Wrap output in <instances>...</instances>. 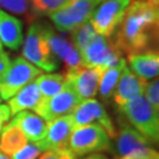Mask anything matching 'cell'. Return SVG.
I'll list each match as a JSON object with an SVG mask.
<instances>
[{
  "label": "cell",
  "instance_id": "1",
  "mask_svg": "<svg viewBox=\"0 0 159 159\" xmlns=\"http://www.w3.org/2000/svg\"><path fill=\"white\" fill-rule=\"evenodd\" d=\"M158 26L159 0H131L113 41L126 54L152 51L157 46Z\"/></svg>",
  "mask_w": 159,
  "mask_h": 159
},
{
  "label": "cell",
  "instance_id": "2",
  "mask_svg": "<svg viewBox=\"0 0 159 159\" xmlns=\"http://www.w3.org/2000/svg\"><path fill=\"white\" fill-rule=\"evenodd\" d=\"M48 25L31 23L25 39H23V58L40 70L53 72L59 68V61L52 53L47 41Z\"/></svg>",
  "mask_w": 159,
  "mask_h": 159
},
{
  "label": "cell",
  "instance_id": "3",
  "mask_svg": "<svg viewBox=\"0 0 159 159\" xmlns=\"http://www.w3.org/2000/svg\"><path fill=\"white\" fill-rule=\"evenodd\" d=\"M119 112L151 145L158 143L159 111L154 110L145 97L140 96L119 106Z\"/></svg>",
  "mask_w": 159,
  "mask_h": 159
},
{
  "label": "cell",
  "instance_id": "4",
  "mask_svg": "<svg viewBox=\"0 0 159 159\" xmlns=\"http://www.w3.org/2000/svg\"><path fill=\"white\" fill-rule=\"evenodd\" d=\"M67 148L78 158L86 154L111 151L112 144L111 138L102 126L98 124H87L73 129Z\"/></svg>",
  "mask_w": 159,
  "mask_h": 159
},
{
  "label": "cell",
  "instance_id": "5",
  "mask_svg": "<svg viewBox=\"0 0 159 159\" xmlns=\"http://www.w3.org/2000/svg\"><path fill=\"white\" fill-rule=\"evenodd\" d=\"M41 74V70L27 61L23 57L11 60L10 67L0 78V98L8 100L19 90L35 80Z\"/></svg>",
  "mask_w": 159,
  "mask_h": 159
},
{
  "label": "cell",
  "instance_id": "6",
  "mask_svg": "<svg viewBox=\"0 0 159 159\" xmlns=\"http://www.w3.org/2000/svg\"><path fill=\"white\" fill-rule=\"evenodd\" d=\"M131 0H102L94 8L90 18V23L98 34L105 38H111L120 23Z\"/></svg>",
  "mask_w": 159,
  "mask_h": 159
},
{
  "label": "cell",
  "instance_id": "7",
  "mask_svg": "<svg viewBox=\"0 0 159 159\" xmlns=\"http://www.w3.org/2000/svg\"><path fill=\"white\" fill-rule=\"evenodd\" d=\"M118 130L116 131L117 145L116 150L120 157H150L158 154V152L151 148L148 139L142 136L130 123L120 117L118 119Z\"/></svg>",
  "mask_w": 159,
  "mask_h": 159
},
{
  "label": "cell",
  "instance_id": "8",
  "mask_svg": "<svg viewBox=\"0 0 159 159\" xmlns=\"http://www.w3.org/2000/svg\"><path fill=\"white\" fill-rule=\"evenodd\" d=\"M80 56L84 67L106 68L117 65L123 59L121 51L117 47L113 40L98 33L80 52Z\"/></svg>",
  "mask_w": 159,
  "mask_h": 159
},
{
  "label": "cell",
  "instance_id": "9",
  "mask_svg": "<svg viewBox=\"0 0 159 159\" xmlns=\"http://www.w3.org/2000/svg\"><path fill=\"white\" fill-rule=\"evenodd\" d=\"M102 0H73L67 6L48 17L60 32H72L90 20L92 13Z\"/></svg>",
  "mask_w": 159,
  "mask_h": 159
},
{
  "label": "cell",
  "instance_id": "10",
  "mask_svg": "<svg viewBox=\"0 0 159 159\" xmlns=\"http://www.w3.org/2000/svg\"><path fill=\"white\" fill-rule=\"evenodd\" d=\"M80 102L81 100L74 92L72 86L65 81L61 91L51 98L41 99V102L35 106L34 111L46 123H50L52 120L72 114Z\"/></svg>",
  "mask_w": 159,
  "mask_h": 159
},
{
  "label": "cell",
  "instance_id": "11",
  "mask_svg": "<svg viewBox=\"0 0 159 159\" xmlns=\"http://www.w3.org/2000/svg\"><path fill=\"white\" fill-rule=\"evenodd\" d=\"M71 118L73 121L74 129L87 124H98L106 131L107 136L111 139L116 137V127L113 121L108 117L105 107L92 98L81 100L72 112Z\"/></svg>",
  "mask_w": 159,
  "mask_h": 159
},
{
  "label": "cell",
  "instance_id": "12",
  "mask_svg": "<svg viewBox=\"0 0 159 159\" xmlns=\"http://www.w3.org/2000/svg\"><path fill=\"white\" fill-rule=\"evenodd\" d=\"M102 70L100 67H80L66 71L65 81L72 86L80 100L91 99L98 93Z\"/></svg>",
  "mask_w": 159,
  "mask_h": 159
},
{
  "label": "cell",
  "instance_id": "13",
  "mask_svg": "<svg viewBox=\"0 0 159 159\" xmlns=\"http://www.w3.org/2000/svg\"><path fill=\"white\" fill-rule=\"evenodd\" d=\"M73 129L74 126L71 114L52 120L47 123V131L45 137L35 144L39 146L43 152L65 150L68 148V140Z\"/></svg>",
  "mask_w": 159,
  "mask_h": 159
},
{
  "label": "cell",
  "instance_id": "14",
  "mask_svg": "<svg viewBox=\"0 0 159 159\" xmlns=\"http://www.w3.org/2000/svg\"><path fill=\"white\" fill-rule=\"evenodd\" d=\"M47 41L54 57L57 59H60L65 64L66 71L84 67L80 52L77 50L73 43L56 33L51 26H48V30H47Z\"/></svg>",
  "mask_w": 159,
  "mask_h": 159
},
{
  "label": "cell",
  "instance_id": "15",
  "mask_svg": "<svg viewBox=\"0 0 159 159\" xmlns=\"http://www.w3.org/2000/svg\"><path fill=\"white\" fill-rule=\"evenodd\" d=\"M145 85H146V80L139 78L127 66H125L120 74L119 81L116 86L112 96L114 102L119 107L121 105H125L126 102L143 96Z\"/></svg>",
  "mask_w": 159,
  "mask_h": 159
},
{
  "label": "cell",
  "instance_id": "16",
  "mask_svg": "<svg viewBox=\"0 0 159 159\" xmlns=\"http://www.w3.org/2000/svg\"><path fill=\"white\" fill-rule=\"evenodd\" d=\"M127 61L132 68V72L142 79H154L158 77L159 54L157 50L127 54Z\"/></svg>",
  "mask_w": 159,
  "mask_h": 159
},
{
  "label": "cell",
  "instance_id": "17",
  "mask_svg": "<svg viewBox=\"0 0 159 159\" xmlns=\"http://www.w3.org/2000/svg\"><path fill=\"white\" fill-rule=\"evenodd\" d=\"M23 39L21 21L0 8V41L2 45L11 50H18L23 44Z\"/></svg>",
  "mask_w": 159,
  "mask_h": 159
},
{
  "label": "cell",
  "instance_id": "18",
  "mask_svg": "<svg viewBox=\"0 0 159 159\" xmlns=\"http://www.w3.org/2000/svg\"><path fill=\"white\" fill-rule=\"evenodd\" d=\"M11 123L16 124L25 133L27 139L33 143L40 142L47 131V123L45 120L38 114L29 111H21L17 113Z\"/></svg>",
  "mask_w": 159,
  "mask_h": 159
},
{
  "label": "cell",
  "instance_id": "19",
  "mask_svg": "<svg viewBox=\"0 0 159 159\" xmlns=\"http://www.w3.org/2000/svg\"><path fill=\"white\" fill-rule=\"evenodd\" d=\"M41 99L43 97L38 89V85L35 80H33L21 90H19L12 98H10L7 106L11 111V116H16L21 111L34 110L35 106L41 102Z\"/></svg>",
  "mask_w": 159,
  "mask_h": 159
},
{
  "label": "cell",
  "instance_id": "20",
  "mask_svg": "<svg viewBox=\"0 0 159 159\" xmlns=\"http://www.w3.org/2000/svg\"><path fill=\"white\" fill-rule=\"evenodd\" d=\"M29 143L27 137L16 124L8 123L0 132V151L11 157Z\"/></svg>",
  "mask_w": 159,
  "mask_h": 159
},
{
  "label": "cell",
  "instance_id": "21",
  "mask_svg": "<svg viewBox=\"0 0 159 159\" xmlns=\"http://www.w3.org/2000/svg\"><path fill=\"white\" fill-rule=\"evenodd\" d=\"M125 66L126 60L123 58L117 65L110 66V67H106L102 70L100 81H99V87H98L99 96H100L102 100L107 102L112 98L114 89H116V86L119 81L120 74H121Z\"/></svg>",
  "mask_w": 159,
  "mask_h": 159
},
{
  "label": "cell",
  "instance_id": "22",
  "mask_svg": "<svg viewBox=\"0 0 159 159\" xmlns=\"http://www.w3.org/2000/svg\"><path fill=\"white\" fill-rule=\"evenodd\" d=\"M35 83L38 85L43 99H47L58 94L63 90L65 85V77L64 74L59 73H48L40 74L35 78Z\"/></svg>",
  "mask_w": 159,
  "mask_h": 159
},
{
  "label": "cell",
  "instance_id": "23",
  "mask_svg": "<svg viewBox=\"0 0 159 159\" xmlns=\"http://www.w3.org/2000/svg\"><path fill=\"white\" fill-rule=\"evenodd\" d=\"M73 0H30V7L33 18L51 16L67 6Z\"/></svg>",
  "mask_w": 159,
  "mask_h": 159
},
{
  "label": "cell",
  "instance_id": "24",
  "mask_svg": "<svg viewBox=\"0 0 159 159\" xmlns=\"http://www.w3.org/2000/svg\"><path fill=\"white\" fill-rule=\"evenodd\" d=\"M96 34L97 32L89 20L85 24L80 25L79 27H77L74 31H72V43L77 47V50L81 52L91 43V40L96 37Z\"/></svg>",
  "mask_w": 159,
  "mask_h": 159
},
{
  "label": "cell",
  "instance_id": "25",
  "mask_svg": "<svg viewBox=\"0 0 159 159\" xmlns=\"http://www.w3.org/2000/svg\"><path fill=\"white\" fill-rule=\"evenodd\" d=\"M0 8L12 14L24 17L31 23L34 19L30 7V0H0Z\"/></svg>",
  "mask_w": 159,
  "mask_h": 159
},
{
  "label": "cell",
  "instance_id": "26",
  "mask_svg": "<svg viewBox=\"0 0 159 159\" xmlns=\"http://www.w3.org/2000/svg\"><path fill=\"white\" fill-rule=\"evenodd\" d=\"M144 93L146 94V100L153 106L154 110L159 111V81L157 78L146 83Z\"/></svg>",
  "mask_w": 159,
  "mask_h": 159
},
{
  "label": "cell",
  "instance_id": "27",
  "mask_svg": "<svg viewBox=\"0 0 159 159\" xmlns=\"http://www.w3.org/2000/svg\"><path fill=\"white\" fill-rule=\"evenodd\" d=\"M43 151L35 143H27L23 148L11 156V159H37Z\"/></svg>",
  "mask_w": 159,
  "mask_h": 159
},
{
  "label": "cell",
  "instance_id": "28",
  "mask_svg": "<svg viewBox=\"0 0 159 159\" xmlns=\"http://www.w3.org/2000/svg\"><path fill=\"white\" fill-rule=\"evenodd\" d=\"M68 152V148L58 151H45V153L39 156L37 159H64Z\"/></svg>",
  "mask_w": 159,
  "mask_h": 159
},
{
  "label": "cell",
  "instance_id": "29",
  "mask_svg": "<svg viewBox=\"0 0 159 159\" xmlns=\"http://www.w3.org/2000/svg\"><path fill=\"white\" fill-rule=\"evenodd\" d=\"M10 64H11V59H10L8 53L4 50L0 51V78L5 74L7 68L10 67Z\"/></svg>",
  "mask_w": 159,
  "mask_h": 159
},
{
  "label": "cell",
  "instance_id": "30",
  "mask_svg": "<svg viewBox=\"0 0 159 159\" xmlns=\"http://www.w3.org/2000/svg\"><path fill=\"white\" fill-rule=\"evenodd\" d=\"M11 111L7 105H0V132L2 130V127L5 126V124L11 119Z\"/></svg>",
  "mask_w": 159,
  "mask_h": 159
},
{
  "label": "cell",
  "instance_id": "31",
  "mask_svg": "<svg viewBox=\"0 0 159 159\" xmlns=\"http://www.w3.org/2000/svg\"><path fill=\"white\" fill-rule=\"evenodd\" d=\"M83 159H108L105 154L102 153H99V152H97V153H91L89 154V156H86L84 157Z\"/></svg>",
  "mask_w": 159,
  "mask_h": 159
},
{
  "label": "cell",
  "instance_id": "32",
  "mask_svg": "<svg viewBox=\"0 0 159 159\" xmlns=\"http://www.w3.org/2000/svg\"><path fill=\"white\" fill-rule=\"evenodd\" d=\"M119 159H159L158 154L150 156V157H120Z\"/></svg>",
  "mask_w": 159,
  "mask_h": 159
},
{
  "label": "cell",
  "instance_id": "33",
  "mask_svg": "<svg viewBox=\"0 0 159 159\" xmlns=\"http://www.w3.org/2000/svg\"><path fill=\"white\" fill-rule=\"evenodd\" d=\"M64 159H77V157H75V156H74V154L72 153V152H71L70 150H68L67 154H66V157H65Z\"/></svg>",
  "mask_w": 159,
  "mask_h": 159
},
{
  "label": "cell",
  "instance_id": "34",
  "mask_svg": "<svg viewBox=\"0 0 159 159\" xmlns=\"http://www.w3.org/2000/svg\"><path fill=\"white\" fill-rule=\"evenodd\" d=\"M0 159H10L7 156H4L2 153H0Z\"/></svg>",
  "mask_w": 159,
  "mask_h": 159
},
{
  "label": "cell",
  "instance_id": "35",
  "mask_svg": "<svg viewBox=\"0 0 159 159\" xmlns=\"http://www.w3.org/2000/svg\"><path fill=\"white\" fill-rule=\"evenodd\" d=\"M4 50V45H2V43L0 41V51H2Z\"/></svg>",
  "mask_w": 159,
  "mask_h": 159
},
{
  "label": "cell",
  "instance_id": "36",
  "mask_svg": "<svg viewBox=\"0 0 159 159\" xmlns=\"http://www.w3.org/2000/svg\"><path fill=\"white\" fill-rule=\"evenodd\" d=\"M0 100H1V98H0Z\"/></svg>",
  "mask_w": 159,
  "mask_h": 159
}]
</instances>
